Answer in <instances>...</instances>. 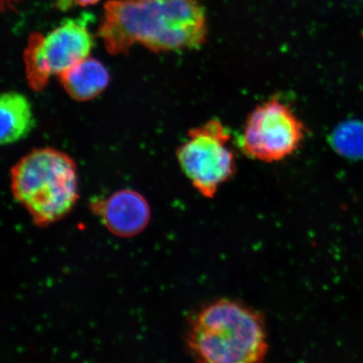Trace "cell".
<instances>
[{"mask_svg": "<svg viewBox=\"0 0 363 363\" xmlns=\"http://www.w3.org/2000/svg\"><path fill=\"white\" fill-rule=\"evenodd\" d=\"M201 0H110L97 36L111 55L135 44L153 52L201 48L208 34Z\"/></svg>", "mask_w": 363, "mask_h": 363, "instance_id": "cell-1", "label": "cell"}, {"mask_svg": "<svg viewBox=\"0 0 363 363\" xmlns=\"http://www.w3.org/2000/svg\"><path fill=\"white\" fill-rule=\"evenodd\" d=\"M187 344L192 355L202 362H261L269 352L260 313L225 298L203 306L192 318Z\"/></svg>", "mask_w": 363, "mask_h": 363, "instance_id": "cell-2", "label": "cell"}, {"mask_svg": "<svg viewBox=\"0 0 363 363\" xmlns=\"http://www.w3.org/2000/svg\"><path fill=\"white\" fill-rule=\"evenodd\" d=\"M11 188L33 223L48 226L69 214L78 202V169L74 159L59 150L35 149L12 167Z\"/></svg>", "mask_w": 363, "mask_h": 363, "instance_id": "cell-3", "label": "cell"}, {"mask_svg": "<svg viewBox=\"0 0 363 363\" xmlns=\"http://www.w3.org/2000/svg\"><path fill=\"white\" fill-rule=\"evenodd\" d=\"M230 142L229 130L220 121L211 119L190 130L177 151L182 171L202 196L214 198L235 175L237 161Z\"/></svg>", "mask_w": 363, "mask_h": 363, "instance_id": "cell-4", "label": "cell"}, {"mask_svg": "<svg viewBox=\"0 0 363 363\" xmlns=\"http://www.w3.org/2000/svg\"><path fill=\"white\" fill-rule=\"evenodd\" d=\"M94 38L86 20L68 19L47 35L33 33L23 54L27 84L40 92L59 76L89 57Z\"/></svg>", "mask_w": 363, "mask_h": 363, "instance_id": "cell-5", "label": "cell"}, {"mask_svg": "<svg viewBox=\"0 0 363 363\" xmlns=\"http://www.w3.org/2000/svg\"><path fill=\"white\" fill-rule=\"evenodd\" d=\"M306 128L289 104L272 98L249 113L240 148L263 162H277L293 155L306 138Z\"/></svg>", "mask_w": 363, "mask_h": 363, "instance_id": "cell-6", "label": "cell"}, {"mask_svg": "<svg viewBox=\"0 0 363 363\" xmlns=\"http://www.w3.org/2000/svg\"><path fill=\"white\" fill-rule=\"evenodd\" d=\"M99 212L107 230L116 237H135L146 229L151 208L143 195L133 189H121L99 203Z\"/></svg>", "mask_w": 363, "mask_h": 363, "instance_id": "cell-7", "label": "cell"}, {"mask_svg": "<svg viewBox=\"0 0 363 363\" xmlns=\"http://www.w3.org/2000/svg\"><path fill=\"white\" fill-rule=\"evenodd\" d=\"M63 89L77 101H89L108 87L110 72L98 59L86 57L58 76Z\"/></svg>", "mask_w": 363, "mask_h": 363, "instance_id": "cell-8", "label": "cell"}, {"mask_svg": "<svg viewBox=\"0 0 363 363\" xmlns=\"http://www.w3.org/2000/svg\"><path fill=\"white\" fill-rule=\"evenodd\" d=\"M34 127L30 104L24 95L10 91L0 99V142L15 143L30 133Z\"/></svg>", "mask_w": 363, "mask_h": 363, "instance_id": "cell-9", "label": "cell"}, {"mask_svg": "<svg viewBox=\"0 0 363 363\" xmlns=\"http://www.w3.org/2000/svg\"><path fill=\"white\" fill-rule=\"evenodd\" d=\"M331 144L340 155L351 159L363 158V122H344L335 130Z\"/></svg>", "mask_w": 363, "mask_h": 363, "instance_id": "cell-10", "label": "cell"}, {"mask_svg": "<svg viewBox=\"0 0 363 363\" xmlns=\"http://www.w3.org/2000/svg\"><path fill=\"white\" fill-rule=\"evenodd\" d=\"M101 0H57L56 6L62 11H69L74 7H86L93 6Z\"/></svg>", "mask_w": 363, "mask_h": 363, "instance_id": "cell-11", "label": "cell"}, {"mask_svg": "<svg viewBox=\"0 0 363 363\" xmlns=\"http://www.w3.org/2000/svg\"><path fill=\"white\" fill-rule=\"evenodd\" d=\"M16 0H1V6L2 9L6 7V6L8 7H12L13 3H16Z\"/></svg>", "mask_w": 363, "mask_h": 363, "instance_id": "cell-12", "label": "cell"}]
</instances>
